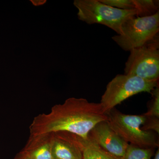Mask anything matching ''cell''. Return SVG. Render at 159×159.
I'll return each mask as SVG.
<instances>
[{
	"mask_svg": "<svg viewBox=\"0 0 159 159\" xmlns=\"http://www.w3.org/2000/svg\"><path fill=\"white\" fill-rule=\"evenodd\" d=\"M137 16L145 17L155 14L159 11V1L155 0H133Z\"/></svg>",
	"mask_w": 159,
	"mask_h": 159,
	"instance_id": "obj_11",
	"label": "cell"
},
{
	"mask_svg": "<svg viewBox=\"0 0 159 159\" xmlns=\"http://www.w3.org/2000/svg\"><path fill=\"white\" fill-rule=\"evenodd\" d=\"M107 119L100 102L69 98L62 104L54 106L49 113L40 114L34 118L30 126V140L58 133L71 134L87 140L94 126Z\"/></svg>",
	"mask_w": 159,
	"mask_h": 159,
	"instance_id": "obj_1",
	"label": "cell"
},
{
	"mask_svg": "<svg viewBox=\"0 0 159 159\" xmlns=\"http://www.w3.org/2000/svg\"><path fill=\"white\" fill-rule=\"evenodd\" d=\"M15 159H31L24 151L22 152Z\"/></svg>",
	"mask_w": 159,
	"mask_h": 159,
	"instance_id": "obj_16",
	"label": "cell"
},
{
	"mask_svg": "<svg viewBox=\"0 0 159 159\" xmlns=\"http://www.w3.org/2000/svg\"><path fill=\"white\" fill-rule=\"evenodd\" d=\"M158 85L159 80H148L136 76L118 74L108 83L100 103L106 114L132 96L141 93H151Z\"/></svg>",
	"mask_w": 159,
	"mask_h": 159,
	"instance_id": "obj_5",
	"label": "cell"
},
{
	"mask_svg": "<svg viewBox=\"0 0 159 159\" xmlns=\"http://www.w3.org/2000/svg\"><path fill=\"white\" fill-rule=\"evenodd\" d=\"M154 148H142L129 144L123 159H151Z\"/></svg>",
	"mask_w": 159,
	"mask_h": 159,
	"instance_id": "obj_12",
	"label": "cell"
},
{
	"mask_svg": "<svg viewBox=\"0 0 159 159\" xmlns=\"http://www.w3.org/2000/svg\"><path fill=\"white\" fill-rule=\"evenodd\" d=\"M89 137L103 150L119 157H123L129 145L111 128L107 121L95 125Z\"/></svg>",
	"mask_w": 159,
	"mask_h": 159,
	"instance_id": "obj_7",
	"label": "cell"
},
{
	"mask_svg": "<svg viewBox=\"0 0 159 159\" xmlns=\"http://www.w3.org/2000/svg\"><path fill=\"white\" fill-rule=\"evenodd\" d=\"M159 40L132 49L125 63L124 74L145 80L159 78Z\"/></svg>",
	"mask_w": 159,
	"mask_h": 159,
	"instance_id": "obj_6",
	"label": "cell"
},
{
	"mask_svg": "<svg viewBox=\"0 0 159 159\" xmlns=\"http://www.w3.org/2000/svg\"><path fill=\"white\" fill-rule=\"evenodd\" d=\"M80 20L89 25L101 24L121 34L123 24L137 16L136 10H123L105 5L99 0H76Z\"/></svg>",
	"mask_w": 159,
	"mask_h": 159,
	"instance_id": "obj_3",
	"label": "cell"
},
{
	"mask_svg": "<svg viewBox=\"0 0 159 159\" xmlns=\"http://www.w3.org/2000/svg\"><path fill=\"white\" fill-rule=\"evenodd\" d=\"M111 7L123 10H135L133 0H99Z\"/></svg>",
	"mask_w": 159,
	"mask_h": 159,
	"instance_id": "obj_14",
	"label": "cell"
},
{
	"mask_svg": "<svg viewBox=\"0 0 159 159\" xmlns=\"http://www.w3.org/2000/svg\"><path fill=\"white\" fill-rule=\"evenodd\" d=\"M154 159H159V148H158V150H157L156 152L154 158Z\"/></svg>",
	"mask_w": 159,
	"mask_h": 159,
	"instance_id": "obj_18",
	"label": "cell"
},
{
	"mask_svg": "<svg viewBox=\"0 0 159 159\" xmlns=\"http://www.w3.org/2000/svg\"><path fill=\"white\" fill-rule=\"evenodd\" d=\"M159 11L145 16H135L123 24L122 32L112 39L122 49L130 51L158 39Z\"/></svg>",
	"mask_w": 159,
	"mask_h": 159,
	"instance_id": "obj_4",
	"label": "cell"
},
{
	"mask_svg": "<svg viewBox=\"0 0 159 159\" xmlns=\"http://www.w3.org/2000/svg\"><path fill=\"white\" fill-rule=\"evenodd\" d=\"M142 129L145 131H151L159 134V118L155 116H146Z\"/></svg>",
	"mask_w": 159,
	"mask_h": 159,
	"instance_id": "obj_15",
	"label": "cell"
},
{
	"mask_svg": "<svg viewBox=\"0 0 159 159\" xmlns=\"http://www.w3.org/2000/svg\"><path fill=\"white\" fill-rule=\"evenodd\" d=\"M79 146L82 151L83 159H109L110 153L102 149L89 137L87 140L80 138Z\"/></svg>",
	"mask_w": 159,
	"mask_h": 159,
	"instance_id": "obj_10",
	"label": "cell"
},
{
	"mask_svg": "<svg viewBox=\"0 0 159 159\" xmlns=\"http://www.w3.org/2000/svg\"><path fill=\"white\" fill-rule=\"evenodd\" d=\"M51 135V151L53 159H83L82 152L72 134Z\"/></svg>",
	"mask_w": 159,
	"mask_h": 159,
	"instance_id": "obj_8",
	"label": "cell"
},
{
	"mask_svg": "<svg viewBox=\"0 0 159 159\" xmlns=\"http://www.w3.org/2000/svg\"><path fill=\"white\" fill-rule=\"evenodd\" d=\"M108 125L125 142L142 148H159L155 132L142 129L146 119L144 115H126L114 108L106 114Z\"/></svg>",
	"mask_w": 159,
	"mask_h": 159,
	"instance_id": "obj_2",
	"label": "cell"
},
{
	"mask_svg": "<svg viewBox=\"0 0 159 159\" xmlns=\"http://www.w3.org/2000/svg\"><path fill=\"white\" fill-rule=\"evenodd\" d=\"M109 159H123V158L115 156L112 155L110 154Z\"/></svg>",
	"mask_w": 159,
	"mask_h": 159,
	"instance_id": "obj_17",
	"label": "cell"
},
{
	"mask_svg": "<svg viewBox=\"0 0 159 159\" xmlns=\"http://www.w3.org/2000/svg\"><path fill=\"white\" fill-rule=\"evenodd\" d=\"M152 99L148 104V111L144 114L146 116H155L159 118V85L152 92Z\"/></svg>",
	"mask_w": 159,
	"mask_h": 159,
	"instance_id": "obj_13",
	"label": "cell"
},
{
	"mask_svg": "<svg viewBox=\"0 0 159 159\" xmlns=\"http://www.w3.org/2000/svg\"><path fill=\"white\" fill-rule=\"evenodd\" d=\"M23 151L31 159H53L51 135L38 140H30Z\"/></svg>",
	"mask_w": 159,
	"mask_h": 159,
	"instance_id": "obj_9",
	"label": "cell"
}]
</instances>
